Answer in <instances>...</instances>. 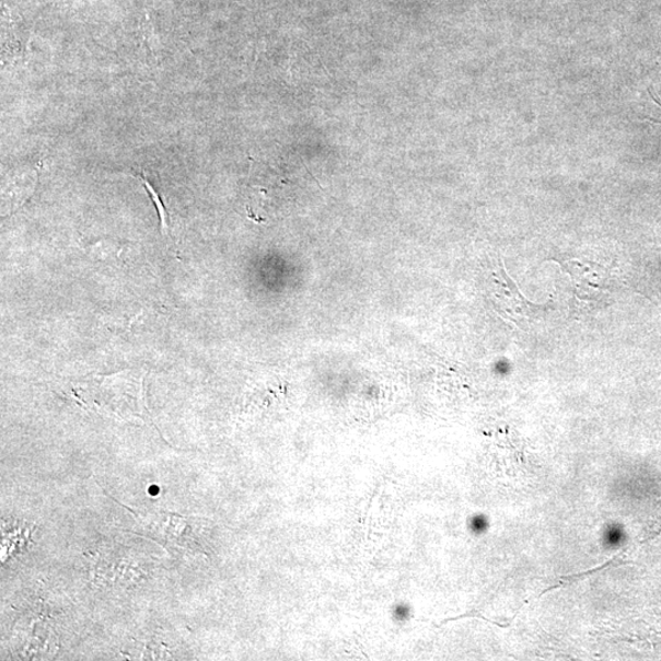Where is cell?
I'll return each mask as SVG.
<instances>
[{
    "label": "cell",
    "instance_id": "cell-3",
    "mask_svg": "<svg viewBox=\"0 0 661 661\" xmlns=\"http://www.w3.org/2000/svg\"><path fill=\"white\" fill-rule=\"evenodd\" d=\"M623 541V532L617 526H608L604 534V542L606 546H617Z\"/></svg>",
    "mask_w": 661,
    "mask_h": 661
},
{
    "label": "cell",
    "instance_id": "cell-4",
    "mask_svg": "<svg viewBox=\"0 0 661 661\" xmlns=\"http://www.w3.org/2000/svg\"><path fill=\"white\" fill-rule=\"evenodd\" d=\"M471 530L475 534H482L488 530V519L485 515H475L471 521Z\"/></svg>",
    "mask_w": 661,
    "mask_h": 661
},
{
    "label": "cell",
    "instance_id": "cell-1",
    "mask_svg": "<svg viewBox=\"0 0 661 661\" xmlns=\"http://www.w3.org/2000/svg\"><path fill=\"white\" fill-rule=\"evenodd\" d=\"M492 285L496 309L515 325L522 328L530 327L545 314L547 305H536L526 301L502 264L492 275Z\"/></svg>",
    "mask_w": 661,
    "mask_h": 661
},
{
    "label": "cell",
    "instance_id": "cell-5",
    "mask_svg": "<svg viewBox=\"0 0 661 661\" xmlns=\"http://www.w3.org/2000/svg\"><path fill=\"white\" fill-rule=\"evenodd\" d=\"M408 611L407 607H398L396 608V616L398 618H407Z\"/></svg>",
    "mask_w": 661,
    "mask_h": 661
},
{
    "label": "cell",
    "instance_id": "cell-2",
    "mask_svg": "<svg viewBox=\"0 0 661 661\" xmlns=\"http://www.w3.org/2000/svg\"><path fill=\"white\" fill-rule=\"evenodd\" d=\"M564 270L571 276L575 299L581 303L596 304L606 301L611 275L601 265L582 262L561 263Z\"/></svg>",
    "mask_w": 661,
    "mask_h": 661
}]
</instances>
